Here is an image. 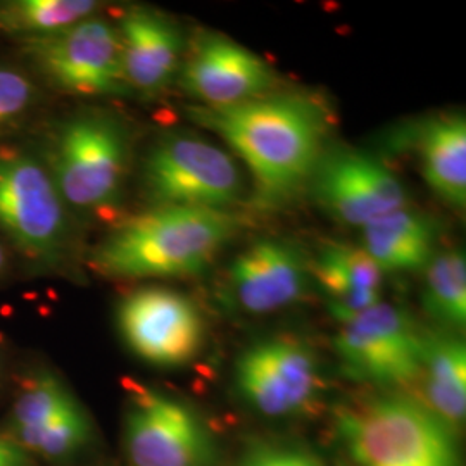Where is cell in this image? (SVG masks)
<instances>
[{"label": "cell", "mask_w": 466, "mask_h": 466, "mask_svg": "<svg viewBox=\"0 0 466 466\" xmlns=\"http://www.w3.org/2000/svg\"><path fill=\"white\" fill-rule=\"evenodd\" d=\"M34 94V85L23 73L0 66V134L30 107Z\"/></svg>", "instance_id": "cell-24"}, {"label": "cell", "mask_w": 466, "mask_h": 466, "mask_svg": "<svg viewBox=\"0 0 466 466\" xmlns=\"http://www.w3.org/2000/svg\"><path fill=\"white\" fill-rule=\"evenodd\" d=\"M309 271L339 323L382 300L383 273L361 246L325 244L309 265Z\"/></svg>", "instance_id": "cell-16"}, {"label": "cell", "mask_w": 466, "mask_h": 466, "mask_svg": "<svg viewBox=\"0 0 466 466\" xmlns=\"http://www.w3.org/2000/svg\"><path fill=\"white\" fill-rule=\"evenodd\" d=\"M92 437V425L84 408L78 404L63 417L56 418L42 429L15 439L21 450L30 451L49 460H61L84 450Z\"/></svg>", "instance_id": "cell-23"}, {"label": "cell", "mask_w": 466, "mask_h": 466, "mask_svg": "<svg viewBox=\"0 0 466 466\" xmlns=\"http://www.w3.org/2000/svg\"><path fill=\"white\" fill-rule=\"evenodd\" d=\"M130 161L125 125L107 113L69 117L50 147V177L65 204L104 211L116 204Z\"/></svg>", "instance_id": "cell-4"}, {"label": "cell", "mask_w": 466, "mask_h": 466, "mask_svg": "<svg viewBox=\"0 0 466 466\" xmlns=\"http://www.w3.org/2000/svg\"><path fill=\"white\" fill-rule=\"evenodd\" d=\"M311 271L299 248L265 237L237 254L227 271L233 302L249 315H269L304 296Z\"/></svg>", "instance_id": "cell-14"}, {"label": "cell", "mask_w": 466, "mask_h": 466, "mask_svg": "<svg viewBox=\"0 0 466 466\" xmlns=\"http://www.w3.org/2000/svg\"><path fill=\"white\" fill-rule=\"evenodd\" d=\"M28 460L25 450H21L15 441L0 437V466H26Z\"/></svg>", "instance_id": "cell-26"}, {"label": "cell", "mask_w": 466, "mask_h": 466, "mask_svg": "<svg viewBox=\"0 0 466 466\" xmlns=\"http://www.w3.org/2000/svg\"><path fill=\"white\" fill-rule=\"evenodd\" d=\"M134 466H215L213 433L187 402L156 389L132 392L125 418Z\"/></svg>", "instance_id": "cell-9"}, {"label": "cell", "mask_w": 466, "mask_h": 466, "mask_svg": "<svg viewBox=\"0 0 466 466\" xmlns=\"http://www.w3.org/2000/svg\"><path fill=\"white\" fill-rule=\"evenodd\" d=\"M279 76L256 52L219 34H200L182 69L185 92L198 106L228 107L273 94Z\"/></svg>", "instance_id": "cell-13"}, {"label": "cell", "mask_w": 466, "mask_h": 466, "mask_svg": "<svg viewBox=\"0 0 466 466\" xmlns=\"http://www.w3.org/2000/svg\"><path fill=\"white\" fill-rule=\"evenodd\" d=\"M423 304L437 321L452 329L466 323V259L461 250L433 256L425 268Z\"/></svg>", "instance_id": "cell-21"}, {"label": "cell", "mask_w": 466, "mask_h": 466, "mask_svg": "<svg viewBox=\"0 0 466 466\" xmlns=\"http://www.w3.org/2000/svg\"><path fill=\"white\" fill-rule=\"evenodd\" d=\"M65 206L42 163L23 152H0V227L35 261L50 267L65 261L69 249Z\"/></svg>", "instance_id": "cell-6"}, {"label": "cell", "mask_w": 466, "mask_h": 466, "mask_svg": "<svg viewBox=\"0 0 466 466\" xmlns=\"http://www.w3.org/2000/svg\"><path fill=\"white\" fill-rule=\"evenodd\" d=\"M427 406L451 429L465 423L466 348L460 337H425L423 373Z\"/></svg>", "instance_id": "cell-19"}, {"label": "cell", "mask_w": 466, "mask_h": 466, "mask_svg": "<svg viewBox=\"0 0 466 466\" xmlns=\"http://www.w3.org/2000/svg\"><path fill=\"white\" fill-rule=\"evenodd\" d=\"M361 230V248L382 273L418 271L432 261L433 223L408 206L368 223Z\"/></svg>", "instance_id": "cell-17"}, {"label": "cell", "mask_w": 466, "mask_h": 466, "mask_svg": "<svg viewBox=\"0 0 466 466\" xmlns=\"http://www.w3.org/2000/svg\"><path fill=\"white\" fill-rule=\"evenodd\" d=\"M238 466H325L311 451L289 446L261 442L252 444L242 456Z\"/></svg>", "instance_id": "cell-25"}, {"label": "cell", "mask_w": 466, "mask_h": 466, "mask_svg": "<svg viewBox=\"0 0 466 466\" xmlns=\"http://www.w3.org/2000/svg\"><path fill=\"white\" fill-rule=\"evenodd\" d=\"M4 268H5V252H4V248L0 246V273L4 271Z\"/></svg>", "instance_id": "cell-27"}, {"label": "cell", "mask_w": 466, "mask_h": 466, "mask_svg": "<svg viewBox=\"0 0 466 466\" xmlns=\"http://www.w3.org/2000/svg\"><path fill=\"white\" fill-rule=\"evenodd\" d=\"M117 325L130 350L156 367L188 365L199 356L206 337L198 306L165 287L127 296L117 308Z\"/></svg>", "instance_id": "cell-12"}, {"label": "cell", "mask_w": 466, "mask_h": 466, "mask_svg": "<svg viewBox=\"0 0 466 466\" xmlns=\"http://www.w3.org/2000/svg\"><path fill=\"white\" fill-rule=\"evenodd\" d=\"M335 433L348 466H463L458 432L411 398L350 406L337 418Z\"/></svg>", "instance_id": "cell-3"}, {"label": "cell", "mask_w": 466, "mask_h": 466, "mask_svg": "<svg viewBox=\"0 0 466 466\" xmlns=\"http://www.w3.org/2000/svg\"><path fill=\"white\" fill-rule=\"evenodd\" d=\"M188 119L244 161L259 208H280L309 185L332 121L321 100L302 92H273L228 107L192 106Z\"/></svg>", "instance_id": "cell-1"}, {"label": "cell", "mask_w": 466, "mask_h": 466, "mask_svg": "<svg viewBox=\"0 0 466 466\" xmlns=\"http://www.w3.org/2000/svg\"><path fill=\"white\" fill-rule=\"evenodd\" d=\"M80 402L69 392L65 383L57 377L42 373L17 396L11 411V425L15 431V439L35 432L54 421L56 418L63 417Z\"/></svg>", "instance_id": "cell-22"}, {"label": "cell", "mask_w": 466, "mask_h": 466, "mask_svg": "<svg viewBox=\"0 0 466 466\" xmlns=\"http://www.w3.org/2000/svg\"><path fill=\"white\" fill-rule=\"evenodd\" d=\"M238 228L232 211L152 208L106 237L92 252V265L115 279L196 277Z\"/></svg>", "instance_id": "cell-2"}, {"label": "cell", "mask_w": 466, "mask_h": 466, "mask_svg": "<svg viewBox=\"0 0 466 466\" xmlns=\"http://www.w3.org/2000/svg\"><path fill=\"white\" fill-rule=\"evenodd\" d=\"M99 9L92 0H16L0 7V26L13 34L42 38L59 34L94 16Z\"/></svg>", "instance_id": "cell-20"}, {"label": "cell", "mask_w": 466, "mask_h": 466, "mask_svg": "<svg viewBox=\"0 0 466 466\" xmlns=\"http://www.w3.org/2000/svg\"><path fill=\"white\" fill-rule=\"evenodd\" d=\"M127 84L144 94L163 90L177 75L184 36L175 21L163 13L137 5L117 25Z\"/></svg>", "instance_id": "cell-15"}, {"label": "cell", "mask_w": 466, "mask_h": 466, "mask_svg": "<svg viewBox=\"0 0 466 466\" xmlns=\"http://www.w3.org/2000/svg\"><path fill=\"white\" fill-rule=\"evenodd\" d=\"M26 49L50 82L67 94L111 97L130 90L117 28L104 17L94 15L59 34L30 38Z\"/></svg>", "instance_id": "cell-8"}, {"label": "cell", "mask_w": 466, "mask_h": 466, "mask_svg": "<svg viewBox=\"0 0 466 466\" xmlns=\"http://www.w3.org/2000/svg\"><path fill=\"white\" fill-rule=\"evenodd\" d=\"M335 352L350 379L400 389L423 373L425 337L410 315L383 302L340 323Z\"/></svg>", "instance_id": "cell-7"}, {"label": "cell", "mask_w": 466, "mask_h": 466, "mask_svg": "<svg viewBox=\"0 0 466 466\" xmlns=\"http://www.w3.org/2000/svg\"><path fill=\"white\" fill-rule=\"evenodd\" d=\"M309 185L333 219L363 228L408 206V192L383 159L358 149H327Z\"/></svg>", "instance_id": "cell-11"}, {"label": "cell", "mask_w": 466, "mask_h": 466, "mask_svg": "<svg viewBox=\"0 0 466 466\" xmlns=\"http://www.w3.org/2000/svg\"><path fill=\"white\" fill-rule=\"evenodd\" d=\"M235 385L240 398L265 417L299 415L319 394L317 356L292 337L258 340L238 356Z\"/></svg>", "instance_id": "cell-10"}, {"label": "cell", "mask_w": 466, "mask_h": 466, "mask_svg": "<svg viewBox=\"0 0 466 466\" xmlns=\"http://www.w3.org/2000/svg\"><path fill=\"white\" fill-rule=\"evenodd\" d=\"M418 157L427 185L456 209L466 204V121L461 115L429 119L418 134Z\"/></svg>", "instance_id": "cell-18"}, {"label": "cell", "mask_w": 466, "mask_h": 466, "mask_svg": "<svg viewBox=\"0 0 466 466\" xmlns=\"http://www.w3.org/2000/svg\"><path fill=\"white\" fill-rule=\"evenodd\" d=\"M142 178L152 208L232 211L246 198L232 156L198 135L163 137L147 154Z\"/></svg>", "instance_id": "cell-5"}]
</instances>
